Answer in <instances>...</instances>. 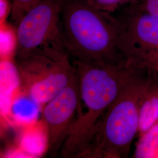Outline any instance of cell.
<instances>
[{
  "label": "cell",
  "instance_id": "cell-17",
  "mask_svg": "<svg viewBox=\"0 0 158 158\" xmlns=\"http://www.w3.org/2000/svg\"><path fill=\"white\" fill-rule=\"evenodd\" d=\"M157 158H158V157H157Z\"/></svg>",
  "mask_w": 158,
  "mask_h": 158
},
{
  "label": "cell",
  "instance_id": "cell-7",
  "mask_svg": "<svg viewBox=\"0 0 158 158\" xmlns=\"http://www.w3.org/2000/svg\"><path fill=\"white\" fill-rule=\"evenodd\" d=\"M119 20L121 24L120 47L126 60L139 52L158 48V17L140 11L133 6Z\"/></svg>",
  "mask_w": 158,
  "mask_h": 158
},
{
  "label": "cell",
  "instance_id": "cell-13",
  "mask_svg": "<svg viewBox=\"0 0 158 158\" xmlns=\"http://www.w3.org/2000/svg\"><path fill=\"white\" fill-rule=\"evenodd\" d=\"M128 60L143 64L158 73V47L136 53Z\"/></svg>",
  "mask_w": 158,
  "mask_h": 158
},
{
  "label": "cell",
  "instance_id": "cell-15",
  "mask_svg": "<svg viewBox=\"0 0 158 158\" xmlns=\"http://www.w3.org/2000/svg\"><path fill=\"white\" fill-rule=\"evenodd\" d=\"M134 6L140 11L158 17V0H139Z\"/></svg>",
  "mask_w": 158,
  "mask_h": 158
},
{
  "label": "cell",
  "instance_id": "cell-8",
  "mask_svg": "<svg viewBox=\"0 0 158 158\" xmlns=\"http://www.w3.org/2000/svg\"><path fill=\"white\" fill-rule=\"evenodd\" d=\"M158 122V73L151 70L140 99L138 135L145 133Z\"/></svg>",
  "mask_w": 158,
  "mask_h": 158
},
{
  "label": "cell",
  "instance_id": "cell-5",
  "mask_svg": "<svg viewBox=\"0 0 158 158\" xmlns=\"http://www.w3.org/2000/svg\"><path fill=\"white\" fill-rule=\"evenodd\" d=\"M21 90L40 106L45 105L68 85L76 68L68 54L34 55L16 59Z\"/></svg>",
  "mask_w": 158,
  "mask_h": 158
},
{
  "label": "cell",
  "instance_id": "cell-6",
  "mask_svg": "<svg viewBox=\"0 0 158 158\" xmlns=\"http://www.w3.org/2000/svg\"><path fill=\"white\" fill-rule=\"evenodd\" d=\"M80 104V82L76 68L68 85L48 102L43 110L42 121L48 131L49 148L53 155L62 147L77 116Z\"/></svg>",
  "mask_w": 158,
  "mask_h": 158
},
{
  "label": "cell",
  "instance_id": "cell-10",
  "mask_svg": "<svg viewBox=\"0 0 158 158\" xmlns=\"http://www.w3.org/2000/svg\"><path fill=\"white\" fill-rule=\"evenodd\" d=\"M49 148L45 124L42 120L27 127L20 139L19 148L29 157L40 156Z\"/></svg>",
  "mask_w": 158,
  "mask_h": 158
},
{
  "label": "cell",
  "instance_id": "cell-1",
  "mask_svg": "<svg viewBox=\"0 0 158 158\" xmlns=\"http://www.w3.org/2000/svg\"><path fill=\"white\" fill-rule=\"evenodd\" d=\"M72 62L79 74L80 104L77 116L61 148V155L81 158L89 147L98 121L138 65L127 60L120 63Z\"/></svg>",
  "mask_w": 158,
  "mask_h": 158
},
{
  "label": "cell",
  "instance_id": "cell-9",
  "mask_svg": "<svg viewBox=\"0 0 158 158\" xmlns=\"http://www.w3.org/2000/svg\"><path fill=\"white\" fill-rule=\"evenodd\" d=\"M40 106L21 89L12 97L8 114L17 124L28 127L36 122Z\"/></svg>",
  "mask_w": 158,
  "mask_h": 158
},
{
  "label": "cell",
  "instance_id": "cell-11",
  "mask_svg": "<svg viewBox=\"0 0 158 158\" xmlns=\"http://www.w3.org/2000/svg\"><path fill=\"white\" fill-rule=\"evenodd\" d=\"M158 155V122L139 135L136 144L134 158H157Z\"/></svg>",
  "mask_w": 158,
  "mask_h": 158
},
{
  "label": "cell",
  "instance_id": "cell-3",
  "mask_svg": "<svg viewBox=\"0 0 158 158\" xmlns=\"http://www.w3.org/2000/svg\"><path fill=\"white\" fill-rule=\"evenodd\" d=\"M151 70L139 65L96 126L81 158H127L139 128V103Z\"/></svg>",
  "mask_w": 158,
  "mask_h": 158
},
{
  "label": "cell",
  "instance_id": "cell-14",
  "mask_svg": "<svg viewBox=\"0 0 158 158\" xmlns=\"http://www.w3.org/2000/svg\"><path fill=\"white\" fill-rule=\"evenodd\" d=\"M134 0H86L91 6L102 11L111 14L121 6L127 5Z\"/></svg>",
  "mask_w": 158,
  "mask_h": 158
},
{
  "label": "cell",
  "instance_id": "cell-4",
  "mask_svg": "<svg viewBox=\"0 0 158 158\" xmlns=\"http://www.w3.org/2000/svg\"><path fill=\"white\" fill-rule=\"evenodd\" d=\"M62 0H40L17 25L16 59L34 55L68 53L63 40L60 12Z\"/></svg>",
  "mask_w": 158,
  "mask_h": 158
},
{
  "label": "cell",
  "instance_id": "cell-16",
  "mask_svg": "<svg viewBox=\"0 0 158 158\" xmlns=\"http://www.w3.org/2000/svg\"><path fill=\"white\" fill-rule=\"evenodd\" d=\"M7 2L6 0H1V19L4 18L7 11Z\"/></svg>",
  "mask_w": 158,
  "mask_h": 158
},
{
  "label": "cell",
  "instance_id": "cell-2",
  "mask_svg": "<svg viewBox=\"0 0 158 158\" xmlns=\"http://www.w3.org/2000/svg\"><path fill=\"white\" fill-rule=\"evenodd\" d=\"M63 44L72 61L120 63L127 60L120 47L121 24L111 14L86 0H62Z\"/></svg>",
  "mask_w": 158,
  "mask_h": 158
},
{
  "label": "cell",
  "instance_id": "cell-12",
  "mask_svg": "<svg viewBox=\"0 0 158 158\" xmlns=\"http://www.w3.org/2000/svg\"><path fill=\"white\" fill-rule=\"evenodd\" d=\"M40 0H12L10 15L14 23L18 25L25 14Z\"/></svg>",
  "mask_w": 158,
  "mask_h": 158
}]
</instances>
